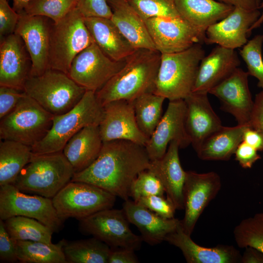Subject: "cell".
Returning <instances> with one entry per match:
<instances>
[{"label":"cell","mask_w":263,"mask_h":263,"mask_svg":"<svg viewBox=\"0 0 263 263\" xmlns=\"http://www.w3.org/2000/svg\"><path fill=\"white\" fill-rule=\"evenodd\" d=\"M150 163L144 146L126 140L104 142L95 160L75 173L71 181L94 185L125 201L132 182Z\"/></svg>","instance_id":"1"},{"label":"cell","mask_w":263,"mask_h":263,"mask_svg":"<svg viewBox=\"0 0 263 263\" xmlns=\"http://www.w3.org/2000/svg\"><path fill=\"white\" fill-rule=\"evenodd\" d=\"M161 54L157 50L137 49L123 67L99 91L98 100L103 106L113 101H133L147 93H153Z\"/></svg>","instance_id":"2"},{"label":"cell","mask_w":263,"mask_h":263,"mask_svg":"<svg viewBox=\"0 0 263 263\" xmlns=\"http://www.w3.org/2000/svg\"><path fill=\"white\" fill-rule=\"evenodd\" d=\"M75 171L62 151L35 154L13 184L21 191L52 199Z\"/></svg>","instance_id":"3"},{"label":"cell","mask_w":263,"mask_h":263,"mask_svg":"<svg viewBox=\"0 0 263 263\" xmlns=\"http://www.w3.org/2000/svg\"><path fill=\"white\" fill-rule=\"evenodd\" d=\"M205 54L200 43L181 52L161 54L153 93L169 101L185 99L192 92Z\"/></svg>","instance_id":"4"},{"label":"cell","mask_w":263,"mask_h":263,"mask_svg":"<svg viewBox=\"0 0 263 263\" xmlns=\"http://www.w3.org/2000/svg\"><path fill=\"white\" fill-rule=\"evenodd\" d=\"M104 115V107L98 100L96 92L86 91L72 109L54 116L52 126L46 135L31 147L35 154L62 151L67 142L83 128L99 126Z\"/></svg>","instance_id":"5"},{"label":"cell","mask_w":263,"mask_h":263,"mask_svg":"<svg viewBox=\"0 0 263 263\" xmlns=\"http://www.w3.org/2000/svg\"><path fill=\"white\" fill-rule=\"evenodd\" d=\"M86 91L67 74L51 69L41 75L30 76L24 90L28 96L54 116L72 109Z\"/></svg>","instance_id":"6"},{"label":"cell","mask_w":263,"mask_h":263,"mask_svg":"<svg viewBox=\"0 0 263 263\" xmlns=\"http://www.w3.org/2000/svg\"><path fill=\"white\" fill-rule=\"evenodd\" d=\"M84 19L76 7L61 20L52 22L50 37L49 69L68 75L75 57L94 42Z\"/></svg>","instance_id":"7"},{"label":"cell","mask_w":263,"mask_h":263,"mask_svg":"<svg viewBox=\"0 0 263 263\" xmlns=\"http://www.w3.org/2000/svg\"><path fill=\"white\" fill-rule=\"evenodd\" d=\"M54 116L26 94L11 113L0 119V140L32 147L46 135Z\"/></svg>","instance_id":"8"},{"label":"cell","mask_w":263,"mask_h":263,"mask_svg":"<svg viewBox=\"0 0 263 263\" xmlns=\"http://www.w3.org/2000/svg\"><path fill=\"white\" fill-rule=\"evenodd\" d=\"M116 197L94 185L70 181L52 200L58 217L64 222L70 218L79 220L113 208Z\"/></svg>","instance_id":"9"},{"label":"cell","mask_w":263,"mask_h":263,"mask_svg":"<svg viewBox=\"0 0 263 263\" xmlns=\"http://www.w3.org/2000/svg\"><path fill=\"white\" fill-rule=\"evenodd\" d=\"M79 229L83 234L92 235L111 248H127L139 250L143 241L130 228L124 210L108 208L79 220Z\"/></svg>","instance_id":"10"},{"label":"cell","mask_w":263,"mask_h":263,"mask_svg":"<svg viewBox=\"0 0 263 263\" xmlns=\"http://www.w3.org/2000/svg\"><path fill=\"white\" fill-rule=\"evenodd\" d=\"M16 216L35 219L54 232L59 231L64 222L58 217L52 199L28 195L13 184L0 186V219Z\"/></svg>","instance_id":"11"},{"label":"cell","mask_w":263,"mask_h":263,"mask_svg":"<svg viewBox=\"0 0 263 263\" xmlns=\"http://www.w3.org/2000/svg\"><path fill=\"white\" fill-rule=\"evenodd\" d=\"M105 54L94 42L73 59L68 75L87 91L96 92L125 65Z\"/></svg>","instance_id":"12"},{"label":"cell","mask_w":263,"mask_h":263,"mask_svg":"<svg viewBox=\"0 0 263 263\" xmlns=\"http://www.w3.org/2000/svg\"><path fill=\"white\" fill-rule=\"evenodd\" d=\"M221 187L220 177L215 172L186 171L183 189L185 214L181 224L187 234L191 236L200 216Z\"/></svg>","instance_id":"13"},{"label":"cell","mask_w":263,"mask_h":263,"mask_svg":"<svg viewBox=\"0 0 263 263\" xmlns=\"http://www.w3.org/2000/svg\"><path fill=\"white\" fill-rule=\"evenodd\" d=\"M145 22L156 49L161 54L181 52L204 42L205 36L180 17H154Z\"/></svg>","instance_id":"14"},{"label":"cell","mask_w":263,"mask_h":263,"mask_svg":"<svg viewBox=\"0 0 263 263\" xmlns=\"http://www.w3.org/2000/svg\"><path fill=\"white\" fill-rule=\"evenodd\" d=\"M186 114L184 99L169 101L165 113L145 146L150 161L162 158L172 141L177 142L181 149L191 144L186 129Z\"/></svg>","instance_id":"15"},{"label":"cell","mask_w":263,"mask_h":263,"mask_svg":"<svg viewBox=\"0 0 263 263\" xmlns=\"http://www.w3.org/2000/svg\"><path fill=\"white\" fill-rule=\"evenodd\" d=\"M19 19L15 33L23 40L32 60L30 76H38L49 69L50 37L53 21L42 16L19 13Z\"/></svg>","instance_id":"16"},{"label":"cell","mask_w":263,"mask_h":263,"mask_svg":"<svg viewBox=\"0 0 263 263\" xmlns=\"http://www.w3.org/2000/svg\"><path fill=\"white\" fill-rule=\"evenodd\" d=\"M103 107V117L99 125L103 142L126 140L146 146L149 139L138 128L133 101L116 100Z\"/></svg>","instance_id":"17"},{"label":"cell","mask_w":263,"mask_h":263,"mask_svg":"<svg viewBox=\"0 0 263 263\" xmlns=\"http://www.w3.org/2000/svg\"><path fill=\"white\" fill-rule=\"evenodd\" d=\"M248 75L247 72L238 67L208 93L219 99L221 109L232 115L238 125H248L254 106Z\"/></svg>","instance_id":"18"},{"label":"cell","mask_w":263,"mask_h":263,"mask_svg":"<svg viewBox=\"0 0 263 263\" xmlns=\"http://www.w3.org/2000/svg\"><path fill=\"white\" fill-rule=\"evenodd\" d=\"M261 14L259 9L234 7L228 15L207 29L204 42L234 50L243 47L248 41L250 28Z\"/></svg>","instance_id":"19"},{"label":"cell","mask_w":263,"mask_h":263,"mask_svg":"<svg viewBox=\"0 0 263 263\" xmlns=\"http://www.w3.org/2000/svg\"><path fill=\"white\" fill-rule=\"evenodd\" d=\"M32 60L21 38L14 33L0 39V86L23 91Z\"/></svg>","instance_id":"20"},{"label":"cell","mask_w":263,"mask_h":263,"mask_svg":"<svg viewBox=\"0 0 263 263\" xmlns=\"http://www.w3.org/2000/svg\"><path fill=\"white\" fill-rule=\"evenodd\" d=\"M207 94L191 93L184 99L186 129L195 150L205 138L223 126L211 106Z\"/></svg>","instance_id":"21"},{"label":"cell","mask_w":263,"mask_h":263,"mask_svg":"<svg viewBox=\"0 0 263 263\" xmlns=\"http://www.w3.org/2000/svg\"><path fill=\"white\" fill-rule=\"evenodd\" d=\"M165 241L178 247L188 263H240L242 255L233 246L219 244L207 247L197 244L183 229L181 224Z\"/></svg>","instance_id":"22"},{"label":"cell","mask_w":263,"mask_h":263,"mask_svg":"<svg viewBox=\"0 0 263 263\" xmlns=\"http://www.w3.org/2000/svg\"><path fill=\"white\" fill-rule=\"evenodd\" d=\"M122 209L130 223L138 229L143 241L150 245L165 241L181 224V220L161 217L133 200L124 201Z\"/></svg>","instance_id":"23"},{"label":"cell","mask_w":263,"mask_h":263,"mask_svg":"<svg viewBox=\"0 0 263 263\" xmlns=\"http://www.w3.org/2000/svg\"><path fill=\"white\" fill-rule=\"evenodd\" d=\"M240 65V60L234 49L217 45L202 59L192 93H208Z\"/></svg>","instance_id":"24"},{"label":"cell","mask_w":263,"mask_h":263,"mask_svg":"<svg viewBox=\"0 0 263 263\" xmlns=\"http://www.w3.org/2000/svg\"><path fill=\"white\" fill-rule=\"evenodd\" d=\"M179 145L177 142H170L165 155L160 159L150 161L148 169L161 181L167 197L173 204L176 209H184L183 186L186 171L181 165Z\"/></svg>","instance_id":"25"},{"label":"cell","mask_w":263,"mask_h":263,"mask_svg":"<svg viewBox=\"0 0 263 263\" xmlns=\"http://www.w3.org/2000/svg\"><path fill=\"white\" fill-rule=\"evenodd\" d=\"M112 11L111 18L121 34L135 49L156 50L145 20L127 0H107Z\"/></svg>","instance_id":"26"},{"label":"cell","mask_w":263,"mask_h":263,"mask_svg":"<svg viewBox=\"0 0 263 263\" xmlns=\"http://www.w3.org/2000/svg\"><path fill=\"white\" fill-rule=\"evenodd\" d=\"M84 19L94 42L112 59L125 60L135 51L111 19L89 17Z\"/></svg>","instance_id":"27"},{"label":"cell","mask_w":263,"mask_h":263,"mask_svg":"<svg viewBox=\"0 0 263 263\" xmlns=\"http://www.w3.org/2000/svg\"><path fill=\"white\" fill-rule=\"evenodd\" d=\"M173 1L180 17L205 37L210 26L226 17L234 8L233 6L215 0Z\"/></svg>","instance_id":"28"},{"label":"cell","mask_w":263,"mask_h":263,"mask_svg":"<svg viewBox=\"0 0 263 263\" xmlns=\"http://www.w3.org/2000/svg\"><path fill=\"white\" fill-rule=\"evenodd\" d=\"M103 144L99 126H89L80 130L67 142L62 152L76 173L95 160Z\"/></svg>","instance_id":"29"},{"label":"cell","mask_w":263,"mask_h":263,"mask_svg":"<svg viewBox=\"0 0 263 263\" xmlns=\"http://www.w3.org/2000/svg\"><path fill=\"white\" fill-rule=\"evenodd\" d=\"M246 126H222L205 138L195 150L198 157L207 161L229 160L243 141V132Z\"/></svg>","instance_id":"30"},{"label":"cell","mask_w":263,"mask_h":263,"mask_svg":"<svg viewBox=\"0 0 263 263\" xmlns=\"http://www.w3.org/2000/svg\"><path fill=\"white\" fill-rule=\"evenodd\" d=\"M32 154L30 146L14 141L0 140V186L13 184L30 162Z\"/></svg>","instance_id":"31"},{"label":"cell","mask_w":263,"mask_h":263,"mask_svg":"<svg viewBox=\"0 0 263 263\" xmlns=\"http://www.w3.org/2000/svg\"><path fill=\"white\" fill-rule=\"evenodd\" d=\"M63 250L67 263H108L111 248L93 237L73 241L64 240Z\"/></svg>","instance_id":"32"},{"label":"cell","mask_w":263,"mask_h":263,"mask_svg":"<svg viewBox=\"0 0 263 263\" xmlns=\"http://www.w3.org/2000/svg\"><path fill=\"white\" fill-rule=\"evenodd\" d=\"M64 239L57 244L16 241L18 261L22 263H67L63 250Z\"/></svg>","instance_id":"33"},{"label":"cell","mask_w":263,"mask_h":263,"mask_svg":"<svg viewBox=\"0 0 263 263\" xmlns=\"http://www.w3.org/2000/svg\"><path fill=\"white\" fill-rule=\"evenodd\" d=\"M165 99L153 93H147L133 100L137 125L149 139L162 117V107Z\"/></svg>","instance_id":"34"},{"label":"cell","mask_w":263,"mask_h":263,"mask_svg":"<svg viewBox=\"0 0 263 263\" xmlns=\"http://www.w3.org/2000/svg\"><path fill=\"white\" fill-rule=\"evenodd\" d=\"M4 222L10 236L15 241L52 243V236L54 231L35 219L16 216L7 219Z\"/></svg>","instance_id":"35"},{"label":"cell","mask_w":263,"mask_h":263,"mask_svg":"<svg viewBox=\"0 0 263 263\" xmlns=\"http://www.w3.org/2000/svg\"><path fill=\"white\" fill-rule=\"evenodd\" d=\"M233 235L239 247H252L263 253V212L243 219L234 228Z\"/></svg>","instance_id":"36"},{"label":"cell","mask_w":263,"mask_h":263,"mask_svg":"<svg viewBox=\"0 0 263 263\" xmlns=\"http://www.w3.org/2000/svg\"><path fill=\"white\" fill-rule=\"evenodd\" d=\"M77 0H32L24 11L33 16H42L56 22L77 7Z\"/></svg>","instance_id":"37"},{"label":"cell","mask_w":263,"mask_h":263,"mask_svg":"<svg viewBox=\"0 0 263 263\" xmlns=\"http://www.w3.org/2000/svg\"><path fill=\"white\" fill-rule=\"evenodd\" d=\"M263 35H258L248 40L240 50V55L245 63L249 75L256 78L258 86L263 90Z\"/></svg>","instance_id":"38"},{"label":"cell","mask_w":263,"mask_h":263,"mask_svg":"<svg viewBox=\"0 0 263 263\" xmlns=\"http://www.w3.org/2000/svg\"><path fill=\"white\" fill-rule=\"evenodd\" d=\"M127 0L145 20L154 17H180L173 0Z\"/></svg>","instance_id":"39"},{"label":"cell","mask_w":263,"mask_h":263,"mask_svg":"<svg viewBox=\"0 0 263 263\" xmlns=\"http://www.w3.org/2000/svg\"><path fill=\"white\" fill-rule=\"evenodd\" d=\"M164 188L159 179L149 169L141 172L132 182L130 197L134 201L143 197L163 195Z\"/></svg>","instance_id":"40"},{"label":"cell","mask_w":263,"mask_h":263,"mask_svg":"<svg viewBox=\"0 0 263 263\" xmlns=\"http://www.w3.org/2000/svg\"><path fill=\"white\" fill-rule=\"evenodd\" d=\"M156 214L165 218H174L176 210L173 203L164 195H151L141 197L135 201Z\"/></svg>","instance_id":"41"},{"label":"cell","mask_w":263,"mask_h":263,"mask_svg":"<svg viewBox=\"0 0 263 263\" xmlns=\"http://www.w3.org/2000/svg\"><path fill=\"white\" fill-rule=\"evenodd\" d=\"M77 9L84 18L111 19L112 11L107 0H77Z\"/></svg>","instance_id":"42"},{"label":"cell","mask_w":263,"mask_h":263,"mask_svg":"<svg viewBox=\"0 0 263 263\" xmlns=\"http://www.w3.org/2000/svg\"><path fill=\"white\" fill-rule=\"evenodd\" d=\"M19 14L10 6L7 0H0V39L15 33Z\"/></svg>","instance_id":"43"},{"label":"cell","mask_w":263,"mask_h":263,"mask_svg":"<svg viewBox=\"0 0 263 263\" xmlns=\"http://www.w3.org/2000/svg\"><path fill=\"white\" fill-rule=\"evenodd\" d=\"M25 94L23 91L0 86V119L11 113Z\"/></svg>","instance_id":"44"},{"label":"cell","mask_w":263,"mask_h":263,"mask_svg":"<svg viewBox=\"0 0 263 263\" xmlns=\"http://www.w3.org/2000/svg\"><path fill=\"white\" fill-rule=\"evenodd\" d=\"M0 260L1 262L15 263L18 261L16 241L6 230L4 221L0 219Z\"/></svg>","instance_id":"45"},{"label":"cell","mask_w":263,"mask_h":263,"mask_svg":"<svg viewBox=\"0 0 263 263\" xmlns=\"http://www.w3.org/2000/svg\"><path fill=\"white\" fill-rule=\"evenodd\" d=\"M234 154L235 160L244 169L251 168L261 158L255 149L244 141L238 145Z\"/></svg>","instance_id":"46"},{"label":"cell","mask_w":263,"mask_h":263,"mask_svg":"<svg viewBox=\"0 0 263 263\" xmlns=\"http://www.w3.org/2000/svg\"><path fill=\"white\" fill-rule=\"evenodd\" d=\"M135 250L127 248H111L108 263H137Z\"/></svg>","instance_id":"47"},{"label":"cell","mask_w":263,"mask_h":263,"mask_svg":"<svg viewBox=\"0 0 263 263\" xmlns=\"http://www.w3.org/2000/svg\"><path fill=\"white\" fill-rule=\"evenodd\" d=\"M248 125L263 132V90L256 95Z\"/></svg>","instance_id":"48"},{"label":"cell","mask_w":263,"mask_h":263,"mask_svg":"<svg viewBox=\"0 0 263 263\" xmlns=\"http://www.w3.org/2000/svg\"><path fill=\"white\" fill-rule=\"evenodd\" d=\"M243 141L255 149L263 150V132L250 125H247L243 132Z\"/></svg>","instance_id":"49"},{"label":"cell","mask_w":263,"mask_h":263,"mask_svg":"<svg viewBox=\"0 0 263 263\" xmlns=\"http://www.w3.org/2000/svg\"><path fill=\"white\" fill-rule=\"evenodd\" d=\"M241 256L242 263H263V253L252 247H246Z\"/></svg>","instance_id":"50"},{"label":"cell","mask_w":263,"mask_h":263,"mask_svg":"<svg viewBox=\"0 0 263 263\" xmlns=\"http://www.w3.org/2000/svg\"><path fill=\"white\" fill-rule=\"evenodd\" d=\"M218 1L246 10L259 9L261 0H217Z\"/></svg>","instance_id":"51"},{"label":"cell","mask_w":263,"mask_h":263,"mask_svg":"<svg viewBox=\"0 0 263 263\" xmlns=\"http://www.w3.org/2000/svg\"><path fill=\"white\" fill-rule=\"evenodd\" d=\"M13 8L18 13L24 10L26 6L32 0H12Z\"/></svg>","instance_id":"52"},{"label":"cell","mask_w":263,"mask_h":263,"mask_svg":"<svg viewBox=\"0 0 263 263\" xmlns=\"http://www.w3.org/2000/svg\"><path fill=\"white\" fill-rule=\"evenodd\" d=\"M263 8V1L261 2L259 9ZM263 23V11L261 13L258 19L255 22V23L249 29V33H251V31L259 27Z\"/></svg>","instance_id":"53"}]
</instances>
